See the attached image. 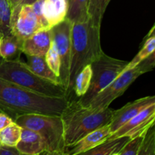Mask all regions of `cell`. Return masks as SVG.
<instances>
[{"label": "cell", "instance_id": "obj_16", "mask_svg": "<svg viewBox=\"0 0 155 155\" xmlns=\"http://www.w3.org/2000/svg\"><path fill=\"white\" fill-rule=\"evenodd\" d=\"M23 40L12 33L2 37L0 41V58L8 61L21 59Z\"/></svg>", "mask_w": 155, "mask_h": 155}, {"label": "cell", "instance_id": "obj_21", "mask_svg": "<svg viewBox=\"0 0 155 155\" xmlns=\"http://www.w3.org/2000/svg\"><path fill=\"white\" fill-rule=\"evenodd\" d=\"M110 0H89L88 8L89 20L94 26L101 28V21Z\"/></svg>", "mask_w": 155, "mask_h": 155}, {"label": "cell", "instance_id": "obj_5", "mask_svg": "<svg viewBox=\"0 0 155 155\" xmlns=\"http://www.w3.org/2000/svg\"><path fill=\"white\" fill-rule=\"evenodd\" d=\"M128 61L114 58L103 52L91 64L92 78L87 92L80 97L76 104L87 107L94 98L120 75Z\"/></svg>", "mask_w": 155, "mask_h": 155}, {"label": "cell", "instance_id": "obj_13", "mask_svg": "<svg viewBox=\"0 0 155 155\" xmlns=\"http://www.w3.org/2000/svg\"><path fill=\"white\" fill-rule=\"evenodd\" d=\"M51 43L50 30L42 29L23 41L22 53L26 55L45 58Z\"/></svg>", "mask_w": 155, "mask_h": 155}, {"label": "cell", "instance_id": "obj_35", "mask_svg": "<svg viewBox=\"0 0 155 155\" xmlns=\"http://www.w3.org/2000/svg\"><path fill=\"white\" fill-rule=\"evenodd\" d=\"M2 36H3V34H2V33H0V41H1V39H2Z\"/></svg>", "mask_w": 155, "mask_h": 155}, {"label": "cell", "instance_id": "obj_31", "mask_svg": "<svg viewBox=\"0 0 155 155\" xmlns=\"http://www.w3.org/2000/svg\"><path fill=\"white\" fill-rule=\"evenodd\" d=\"M13 122L15 121L12 118H11L5 114L0 112V130L5 128Z\"/></svg>", "mask_w": 155, "mask_h": 155}, {"label": "cell", "instance_id": "obj_14", "mask_svg": "<svg viewBox=\"0 0 155 155\" xmlns=\"http://www.w3.org/2000/svg\"><path fill=\"white\" fill-rule=\"evenodd\" d=\"M21 155H39L47 151V145L43 138L36 132L22 128L21 138L15 146Z\"/></svg>", "mask_w": 155, "mask_h": 155}, {"label": "cell", "instance_id": "obj_25", "mask_svg": "<svg viewBox=\"0 0 155 155\" xmlns=\"http://www.w3.org/2000/svg\"><path fill=\"white\" fill-rule=\"evenodd\" d=\"M12 8L8 0H0V33L3 36L10 34Z\"/></svg>", "mask_w": 155, "mask_h": 155}, {"label": "cell", "instance_id": "obj_18", "mask_svg": "<svg viewBox=\"0 0 155 155\" xmlns=\"http://www.w3.org/2000/svg\"><path fill=\"white\" fill-rule=\"evenodd\" d=\"M131 138L124 136L105 141L95 148L76 155H113L123 148Z\"/></svg>", "mask_w": 155, "mask_h": 155}, {"label": "cell", "instance_id": "obj_37", "mask_svg": "<svg viewBox=\"0 0 155 155\" xmlns=\"http://www.w3.org/2000/svg\"></svg>", "mask_w": 155, "mask_h": 155}, {"label": "cell", "instance_id": "obj_2", "mask_svg": "<svg viewBox=\"0 0 155 155\" xmlns=\"http://www.w3.org/2000/svg\"><path fill=\"white\" fill-rule=\"evenodd\" d=\"M103 52L101 28L94 26L89 20L72 24L69 94L73 91L74 80L78 73L86 65L91 64Z\"/></svg>", "mask_w": 155, "mask_h": 155}, {"label": "cell", "instance_id": "obj_32", "mask_svg": "<svg viewBox=\"0 0 155 155\" xmlns=\"http://www.w3.org/2000/svg\"><path fill=\"white\" fill-rule=\"evenodd\" d=\"M39 155H68L64 151H45Z\"/></svg>", "mask_w": 155, "mask_h": 155}, {"label": "cell", "instance_id": "obj_1", "mask_svg": "<svg viewBox=\"0 0 155 155\" xmlns=\"http://www.w3.org/2000/svg\"><path fill=\"white\" fill-rule=\"evenodd\" d=\"M70 104L66 97H50L0 79V112L15 121L24 114L61 116Z\"/></svg>", "mask_w": 155, "mask_h": 155}, {"label": "cell", "instance_id": "obj_24", "mask_svg": "<svg viewBox=\"0 0 155 155\" xmlns=\"http://www.w3.org/2000/svg\"><path fill=\"white\" fill-rule=\"evenodd\" d=\"M136 155H155V127L151 126L144 136Z\"/></svg>", "mask_w": 155, "mask_h": 155}, {"label": "cell", "instance_id": "obj_36", "mask_svg": "<svg viewBox=\"0 0 155 155\" xmlns=\"http://www.w3.org/2000/svg\"><path fill=\"white\" fill-rule=\"evenodd\" d=\"M67 1H68V0H67Z\"/></svg>", "mask_w": 155, "mask_h": 155}, {"label": "cell", "instance_id": "obj_7", "mask_svg": "<svg viewBox=\"0 0 155 155\" xmlns=\"http://www.w3.org/2000/svg\"><path fill=\"white\" fill-rule=\"evenodd\" d=\"M71 29L72 23L67 19L50 29L51 42L55 47L61 62L59 75L61 83L66 90L68 96L70 95L69 77L71 64Z\"/></svg>", "mask_w": 155, "mask_h": 155}, {"label": "cell", "instance_id": "obj_19", "mask_svg": "<svg viewBox=\"0 0 155 155\" xmlns=\"http://www.w3.org/2000/svg\"><path fill=\"white\" fill-rule=\"evenodd\" d=\"M89 2V0H68L66 19L72 24L88 21Z\"/></svg>", "mask_w": 155, "mask_h": 155}, {"label": "cell", "instance_id": "obj_9", "mask_svg": "<svg viewBox=\"0 0 155 155\" xmlns=\"http://www.w3.org/2000/svg\"><path fill=\"white\" fill-rule=\"evenodd\" d=\"M42 29L32 5L20 4L12 10L11 33L21 40L24 41Z\"/></svg>", "mask_w": 155, "mask_h": 155}, {"label": "cell", "instance_id": "obj_10", "mask_svg": "<svg viewBox=\"0 0 155 155\" xmlns=\"http://www.w3.org/2000/svg\"><path fill=\"white\" fill-rule=\"evenodd\" d=\"M155 104L149 106L132 118L117 131L112 133L107 140L120 137H130L131 139L145 134L147 130L154 124Z\"/></svg>", "mask_w": 155, "mask_h": 155}, {"label": "cell", "instance_id": "obj_22", "mask_svg": "<svg viewBox=\"0 0 155 155\" xmlns=\"http://www.w3.org/2000/svg\"><path fill=\"white\" fill-rule=\"evenodd\" d=\"M22 127L15 122L12 123L0 130V145L7 147H15L21 138Z\"/></svg>", "mask_w": 155, "mask_h": 155}, {"label": "cell", "instance_id": "obj_28", "mask_svg": "<svg viewBox=\"0 0 155 155\" xmlns=\"http://www.w3.org/2000/svg\"><path fill=\"white\" fill-rule=\"evenodd\" d=\"M43 2L44 0H37L36 2L31 5L32 8H33V12H34L35 15H36V18H37L39 24L42 27V28L46 29V30H50L48 24H47L46 21H45V18H44L43 14H42V5H43Z\"/></svg>", "mask_w": 155, "mask_h": 155}, {"label": "cell", "instance_id": "obj_33", "mask_svg": "<svg viewBox=\"0 0 155 155\" xmlns=\"http://www.w3.org/2000/svg\"><path fill=\"white\" fill-rule=\"evenodd\" d=\"M22 1L23 0H8L9 5H10L11 8H12V10L14 8H15L16 6H18V5L21 4Z\"/></svg>", "mask_w": 155, "mask_h": 155}, {"label": "cell", "instance_id": "obj_12", "mask_svg": "<svg viewBox=\"0 0 155 155\" xmlns=\"http://www.w3.org/2000/svg\"><path fill=\"white\" fill-rule=\"evenodd\" d=\"M110 134L111 133L109 125L104 126L85 136L74 145L67 147L64 152L68 155H76L83 153L107 141Z\"/></svg>", "mask_w": 155, "mask_h": 155}, {"label": "cell", "instance_id": "obj_15", "mask_svg": "<svg viewBox=\"0 0 155 155\" xmlns=\"http://www.w3.org/2000/svg\"><path fill=\"white\" fill-rule=\"evenodd\" d=\"M67 13V0H44L42 14L50 29L64 21Z\"/></svg>", "mask_w": 155, "mask_h": 155}, {"label": "cell", "instance_id": "obj_8", "mask_svg": "<svg viewBox=\"0 0 155 155\" xmlns=\"http://www.w3.org/2000/svg\"><path fill=\"white\" fill-rule=\"evenodd\" d=\"M143 74L139 66L124 71L111 83L99 92L87 107L92 108H106L118 97L121 96L132 83Z\"/></svg>", "mask_w": 155, "mask_h": 155}, {"label": "cell", "instance_id": "obj_34", "mask_svg": "<svg viewBox=\"0 0 155 155\" xmlns=\"http://www.w3.org/2000/svg\"><path fill=\"white\" fill-rule=\"evenodd\" d=\"M37 0H23L21 5H31L33 3L36 2Z\"/></svg>", "mask_w": 155, "mask_h": 155}, {"label": "cell", "instance_id": "obj_29", "mask_svg": "<svg viewBox=\"0 0 155 155\" xmlns=\"http://www.w3.org/2000/svg\"><path fill=\"white\" fill-rule=\"evenodd\" d=\"M138 66L140 68V69L142 70L143 74L149 72V71H151L152 70H154L155 66V53L153 52L148 57H147L146 58L138 64Z\"/></svg>", "mask_w": 155, "mask_h": 155}, {"label": "cell", "instance_id": "obj_11", "mask_svg": "<svg viewBox=\"0 0 155 155\" xmlns=\"http://www.w3.org/2000/svg\"><path fill=\"white\" fill-rule=\"evenodd\" d=\"M155 104V96H146L127 103L118 110H114L111 120L108 124L111 134L122 127L124 124L136 117L149 106ZM110 134V135H111Z\"/></svg>", "mask_w": 155, "mask_h": 155}, {"label": "cell", "instance_id": "obj_30", "mask_svg": "<svg viewBox=\"0 0 155 155\" xmlns=\"http://www.w3.org/2000/svg\"><path fill=\"white\" fill-rule=\"evenodd\" d=\"M0 155H21L15 147L0 145Z\"/></svg>", "mask_w": 155, "mask_h": 155}, {"label": "cell", "instance_id": "obj_17", "mask_svg": "<svg viewBox=\"0 0 155 155\" xmlns=\"http://www.w3.org/2000/svg\"><path fill=\"white\" fill-rule=\"evenodd\" d=\"M27 62L26 64L34 74L42 78L45 79V80H48L53 83H57V84L61 85L60 78L56 76L53 73V71L50 69L45 61V58L39 57V56L27 55Z\"/></svg>", "mask_w": 155, "mask_h": 155}, {"label": "cell", "instance_id": "obj_6", "mask_svg": "<svg viewBox=\"0 0 155 155\" xmlns=\"http://www.w3.org/2000/svg\"><path fill=\"white\" fill-rule=\"evenodd\" d=\"M15 122L22 128L39 133L46 143L47 151H65L61 116L24 114L17 117Z\"/></svg>", "mask_w": 155, "mask_h": 155}, {"label": "cell", "instance_id": "obj_26", "mask_svg": "<svg viewBox=\"0 0 155 155\" xmlns=\"http://www.w3.org/2000/svg\"><path fill=\"white\" fill-rule=\"evenodd\" d=\"M45 60L50 69L53 71V73L56 76L59 77V75H60L61 62L60 59H59L58 54L55 47H54V44L52 42L51 43V46H50L49 49L48 50L46 54H45Z\"/></svg>", "mask_w": 155, "mask_h": 155}, {"label": "cell", "instance_id": "obj_27", "mask_svg": "<svg viewBox=\"0 0 155 155\" xmlns=\"http://www.w3.org/2000/svg\"><path fill=\"white\" fill-rule=\"evenodd\" d=\"M145 134L131 139L121 149L113 155H136L140 148Z\"/></svg>", "mask_w": 155, "mask_h": 155}, {"label": "cell", "instance_id": "obj_23", "mask_svg": "<svg viewBox=\"0 0 155 155\" xmlns=\"http://www.w3.org/2000/svg\"><path fill=\"white\" fill-rule=\"evenodd\" d=\"M92 78V68L88 64L83 68L76 77L73 86V90L79 98L83 96L89 87Z\"/></svg>", "mask_w": 155, "mask_h": 155}, {"label": "cell", "instance_id": "obj_20", "mask_svg": "<svg viewBox=\"0 0 155 155\" xmlns=\"http://www.w3.org/2000/svg\"><path fill=\"white\" fill-rule=\"evenodd\" d=\"M155 50V34H154V25L151 29L150 32L148 33V36L144 41L143 46L139 50V53L133 58L131 61L128 62L127 65L126 66L124 71H128L137 66L142 61L146 58L147 57L154 52Z\"/></svg>", "mask_w": 155, "mask_h": 155}, {"label": "cell", "instance_id": "obj_3", "mask_svg": "<svg viewBox=\"0 0 155 155\" xmlns=\"http://www.w3.org/2000/svg\"><path fill=\"white\" fill-rule=\"evenodd\" d=\"M114 110L83 107L70 102L61 115L65 148L74 145L89 133L108 125Z\"/></svg>", "mask_w": 155, "mask_h": 155}, {"label": "cell", "instance_id": "obj_4", "mask_svg": "<svg viewBox=\"0 0 155 155\" xmlns=\"http://www.w3.org/2000/svg\"><path fill=\"white\" fill-rule=\"evenodd\" d=\"M0 79L46 96L68 98L66 90L61 85L36 75L21 59H0Z\"/></svg>", "mask_w": 155, "mask_h": 155}]
</instances>
